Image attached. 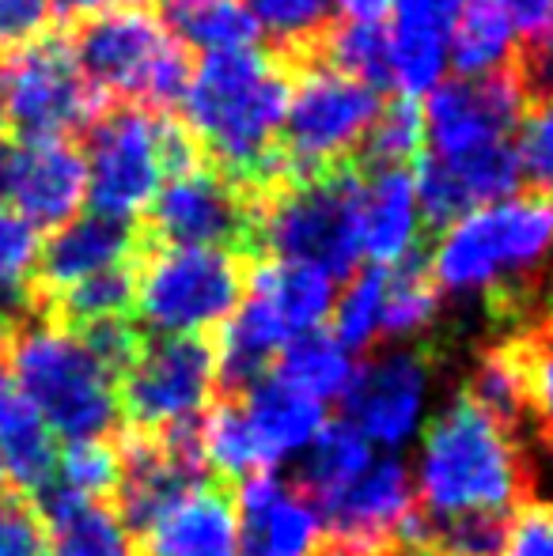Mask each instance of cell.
I'll use <instances>...</instances> for the list:
<instances>
[{
	"label": "cell",
	"mask_w": 553,
	"mask_h": 556,
	"mask_svg": "<svg viewBox=\"0 0 553 556\" xmlns=\"http://www.w3.org/2000/svg\"><path fill=\"white\" fill-rule=\"evenodd\" d=\"M88 213L137 224L167 182L163 170V111L118 106L91 125L88 148Z\"/></svg>",
	"instance_id": "cell-10"
},
{
	"label": "cell",
	"mask_w": 553,
	"mask_h": 556,
	"mask_svg": "<svg viewBox=\"0 0 553 556\" xmlns=\"http://www.w3.org/2000/svg\"><path fill=\"white\" fill-rule=\"evenodd\" d=\"M425 152V111L420 99L394 96L384 103V111L372 122V129L361 140V170H410L417 155Z\"/></svg>",
	"instance_id": "cell-32"
},
{
	"label": "cell",
	"mask_w": 553,
	"mask_h": 556,
	"mask_svg": "<svg viewBox=\"0 0 553 556\" xmlns=\"http://www.w3.org/2000/svg\"><path fill=\"white\" fill-rule=\"evenodd\" d=\"M436 307H440V285L432 277L428 257L414 250L399 265L387 269L384 285V311H379V333L399 337L425 330L432 323Z\"/></svg>",
	"instance_id": "cell-34"
},
{
	"label": "cell",
	"mask_w": 553,
	"mask_h": 556,
	"mask_svg": "<svg viewBox=\"0 0 553 556\" xmlns=\"http://www.w3.org/2000/svg\"><path fill=\"white\" fill-rule=\"evenodd\" d=\"M420 213L410 170H376L364 193V257L391 269L417 250Z\"/></svg>",
	"instance_id": "cell-24"
},
{
	"label": "cell",
	"mask_w": 553,
	"mask_h": 556,
	"mask_svg": "<svg viewBox=\"0 0 553 556\" xmlns=\"http://www.w3.org/2000/svg\"><path fill=\"white\" fill-rule=\"evenodd\" d=\"M269 379L285 382V387L300 390V394L315 397H338L353 379V364H349L345 349L330 330H311L300 333L277 352Z\"/></svg>",
	"instance_id": "cell-29"
},
{
	"label": "cell",
	"mask_w": 553,
	"mask_h": 556,
	"mask_svg": "<svg viewBox=\"0 0 553 556\" xmlns=\"http://www.w3.org/2000/svg\"><path fill=\"white\" fill-rule=\"evenodd\" d=\"M384 556H425V553L414 549V545H406V542H394L391 549H387Z\"/></svg>",
	"instance_id": "cell-49"
},
{
	"label": "cell",
	"mask_w": 553,
	"mask_h": 556,
	"mask_svg": "<svg viewBox=\"0 0 553 556\" xmlns=\"http://www.w3.org/2000/svg\"><path fill=\"white\" fill-rule=\"evenodd\" d=\"M50 538V556H137L126 522L114 504L84 500L53 477L30 500Z\"/></svg>",
	"instance_id": "cell-20"
},
{
	"label": "cell",
	"mask_w": 553,
	"mask_h": 556,
	"mask_svg": "<svg viewBox=\"0 0 553 556\" xmlns=\"http://www.w3.org/2000/svg\"><path fill=\"white\" fill-rule=\"evenodd\" d=\"M58 12H73V15H99V12H118V8H144L148 0H53Z\"/></svg>",
	"instance_id": "cell-47"
},
{
	"label": "cell",
	"mask_w": 553,
	"mask_h": 556,
	"mask_svg": "<svg viewBox=\"0 0 553 556\" xmlns=\"http://www.w3.org/2000/svg\"><path fill=\"white\" fill-rule=\"evenodd\" d=\"M0 500H4V469H0Z\"/></svg>",
	"instance_id": "cell-50"
},
{
	"label": "cell",
	"mask_w": 553,
	"mask_h": 556,
	"mask_svg": "<svg viewBox=\"0 0 553 556\" xmlns=\"http://www.w3.org/2000/svg\"><path fill=\"white\" fill-rule=\"evenodd\" d=\"M334 285L338 280L326 277L315 265L262 257V262H251L247 295H254L288 337H300L311 330H323V323L334 315V303H338Z\"/></svg>",
	"instance_id": "cell-21"
},
{
	"label": "cell",
	"mask_w": 553,
	"mask_h": 556,
	"mask_svg": "<svg viewBox=\"0 0 553 556\" xmlns=\"http://www.w3.org/2000/svg\"><path fill=\"white\" fill-rule=\"evenodd\" d=\"M463 394L470 397L489 420H497L512 440H516L519 428L527 425L524 379H519V367H516V356H512L508 341L481 352L478 367H474Z\"/></svg>",
	"instance_id": "cell-36"
},
{
	"label": "cell",
	"mask_w": 553,
	"mask_h": 556,
	"mask_svg": "<svg viewBox=\"0 0 553 556\" xmlns=\"http://www.w3.org/2000/svg\"><path fill=\"white\" fill-rule=\"evenodd\" d=\"M8 379L65 443L111 440L118 428V382L80 333L53 318H30L8 337Z\"/></svg>",
	"instance_id": "cell-4"
},
{
	"label": "cell",
	"mask_w": 553,
	"mask_h": 556,
	"mask_svg": "<svg viewBox=\"0 0 553 556\" xmlns=\"http://www.w3.org/2000/svg\"><path fill=\"white\" fill-rule=\"evenodd\" d=\"M73 50L80 73L106 99L122 96L144 111H163L183 103L190 84V53L167 35L160 15L148 8H118L80 20L73 30Z\"/></svg>",
	"instance_id": "cell-7"
},
{
	"label": "cell",
	"mask_w": 553,
	"mask_h": 556,
	"mask_svg": "<svg viewBox=\"0 0 553 556\" xmlns=\"http://www.w3.org/2000/svg\"><path fill=\"white\" fill-rule=\"evenodd\" d=\"M364 193L368 175L356 160L280 182L259 201L251 257L315 265L326 277L349 280L364 257Z\"/></svg>",
	"instance_id": "cell-3"
},
{
	"label": "cell",
	"mask_w": 553,
	"mask_h": 556,
	"mask_svg": "<svg viewBox=\"0 0 553 556\" xmlns=\"http://www.w3.org/2000/svg\"><path fill=\"white\" fill-rule=\"evenodd\" d=\"M247 413V425H251L254 446H259L262 466L274 473V466L285 454H292L296 446H303L311 435L323 432L326 425V405L315 397L300 394V390L285 387L277 379H266L251 390V394L239 397Z\"/></svg>",
	"instance_id": "cell-23"
},
{
	"label": "cell",
	"mask_w": 553,
	"mask_h": 556,
	"mask_svg": "<svg viewBox=\"0 0 553 556\" xmlns=\"http://www.w3.org/2000/svg\"><path fill=\"white\" fill-rule=\"evenodd\" d=\"M368 466H372L368 440L356 428H349L345 420H326L323 432L315 435V446L288 473L285 489L296 500H303L311 511H318L338 492H345Z\"/></svg>",
	"instance_id": "cell-26"
},
{
	"label": "cell",
	"mask_w": 553,
	"mask_h": 556,
	"mask_svg": "<svg viewBox=\"0 0 553 556\" xmlns=\"http://www.w3.org/2000/svg\"><path fill=\"white\" fill-rule=\"evenodd\" d=\"M251 8L254 23L262 35L288 53H315L323 35L334 27V8L330 0H243Z\"/></svg>",
	"instance_id": "cell-37"
},
{
	"label": "cell",
	"mask_w": 553,
	"mask_h": 556,
	"mask_svg": "<svg viewBox=\"0 0 553 556\" xmlns=\"http://www.w3.org/2000/svg\"><path fill=\"white\" fill-rule=\"evenodd\" d=\"M288 65H292V88H288L277 152L285 163V182H292L353 160V148L384 111V96L326 65L318 53L300 61L288 58Z\"/></svg>",
	"instance_id": "cell-8"
},
{
	"label": "cell",
	"mask_w": 553,
	"mask_h": 556,
	"mask_svg": "<svg viewBox=\"0 0 553 556\" xmlns=\"http://www.w3.org/2000/svg\"><path fill=\"white\" fill-rule=\"evenodd\" d=\"M134 262L118 265V269L96 273V277L42 300V318H53L65 330H88L96 323H114V318H126L134 311Z\"/></svg>",
	"instance_id": "cell-30"
},
{
	"label": "cell",
	"mask_w": 553,
	"mask_h": 556,
	"mask_svg": "<svg viewBox=\"0 0 553 556\" xmlns=\"http://www.w3.org/2000/svg\"><path fill=\"white\" fill-rule=\"evenodd\" d=\"M0 556H50V538L30 500H0Z\"/></svg>",
	"instance_id": "cell-42"
},
{
	"label": "cell",
	"mask_w": 553,
	"mask_h": 556,
	"mask_svg": "<svg viewBox=\"0 0 553 556\" xmlns=\"http://www.w3.org/2000/svg\"><path fill=\"white\" fill-rule=\"evenodd\" d=\"M384 285L387 269L368 265V269L353 273L345 280V292L334 303V337H338L341 349H368L372 337L379 333V311H384Z\"/></svg>",
	"instance_id": "cell-38"
},
{
	"label": "cell",
	"mask_w": 553,
	"mask_h": 556,
	"mask_svg": "<svg viewBox=\"0 0 553 556\" xmlns=\"http://www.w3.org/2000/svg\"><path fill=\"white\" fill-rule=\"evenodd\" d=\"M508 349L516 356L519 379H524L527 420L535 425L539 443L553 451V311L539 315L516 337H508Z\"/></svg>",
	"instance_id": "cell-33"
},
{
	"label": "cell",
	"mask_w": 553,
	"mask_h": 556,
	"mask_svg": "<svg viewBox=\"0 0 553 556\" xmlns=\"http://www.w3.org/2000/svg\"><path fill=\"white\" fill-rule=\"evenodd\" d=\"M134 277V311L155 337H213L243 303L251 257L213 247H167L144 235Z\"/></svg>",
	"instance_id": "cell-6"
},
{
	"label": "cell",
	"mask_w": 553,
	"mask_h": 556,
	"mask_svg": "<svg viewBox=\"0 0 553 556\" xmlns=\"http://www.w3.org/2000/svg\"><path fill=\"white\" fill-rule=\"evenodd\" d=\"M42 231L0 201V311H27L38 292Z\"/></svg>",
	"instance_id": "cell-35"
},
{
	"label": "cell",
	"mask_w": 553,
	"mask_h": 556,
	"mask_svg": "<svg viewBox=\"0 0 553 556\" xmlns=\"http://www.w3.org/2000/svg\"><path fill=\"white\" fill-rule=\"evenodd\" d=\"M0 106H4V122L23 140L68 137V132L91 129L106 114V96L91 88L68 42L42 38L4 58Z\"/></svg>",
	"instance_id": "cell-9"
},
{
	"label": "cell",
	"mask_w": 553,
	"mask_h": 556,
	"mask_svg": "<svg viewBox=\"0 0 553 556\" xmlns=\"http://www.w3.org/2000/svg\"><path fill=\"white\" fill-rule=\"evenodd\" d=\"M425 111V152L466 155L508 144L527 114V88L516 65L478 80H440L420 103Z\"/></svg>",
	"instance_id": "cell-13"
},
{
	"label": "cell",
	"mask_w": 553,
	"mask_h": 556,
	"mask_svg": "<svg viewBox=\"0 0 553 556\" xmlns=\"http://www.w3.org/2000/svg\"><path fill=\"white\" fill-rule=\"evenodd\" d=\"M292 65L274 50H231L201 58L183 96V125L205 160L247 198L262 201L285 182L280 125L288 111Z\"/></svg>",
	"instance_id": "cell-1"
},
{
	"label": "cell",
	"mask_w": 553,
	"mask_h": 556,
	"mask_svg": "<svg viewBox=\"0 0 553 556\" xmlns=\"http://www.w3.org/2000/svg\"><path fill=\"white\" fill-rule=\"evenodd\" d=\"M428 382V352H368L341 390V417L376 443H399L414 428Z\"/></svg>",
	"instance_id": "cell-16"
},
{
	"label": "cell",
	"mask_w": 553,
	"mask_h": 556,
	"mask_svg": "<svg viewBox=\"0 0 553 556\" xmlns=\"http://www.w3.org/2000/svg\"><path fill=\"white\" fill-rule=\"evenodd\" d=\"M58 15L53 0H0V53H15L23 46H35L50 35V23Z\"/></svg>",
	"instance_id": "cell-41"
},
{
	"label": "cell",
	"mask_w": 553,
	"mask_h": 556,
	"mask_svg": "<svg viewBox=\"0 0 553 556\" xmlns=\"http://www.w3.org/2000/svg\"><path fill=\"white\" fill-rule=\"evenodd\" d=\"M341 12V23H391L394 0H330Z\"/></svg>",
	"instance_id": "cell-46"
},
{
	"label": "cell",
	"mask_w": 553,
	"mask_h": 556,
	"mask_svg": "<svg viewBox=\"0 0 553 556\" xmlns=\"http://www.w3.org/2000/svg\"><path fill=\"white\" fill-rule=\"evenodd\" d=\"M516 46L519 35L501 0H466L448 38V65L455 68L458 80H478L512 68Z\"/></svg>",
	"instance_id": "cell-28"
},
{
	"label": "cell",
	"mask_w": 553,
	"mask_h": 556,
	"mask_svg": "<svg viewBox=\"0 0 553 556\" xmlns=\"http://www.w3.org/2000/svg\"><path fill=\"white\" fill-rule=\"evenodd\" d=\"M140 242H144L140 224L106 220V216L96 213H80L68 224L53 227L50 239H42L35 303L50 300V295L96 277V273L137 262Z\"/></svg>",
	"instance_id": "cell-18"
},
{
	"label": "cell",
	"mask_w": 553,
	"mask_h": 556,
	"mask_svg": "<svg viewBox=\"0 0 553 556\" xmlns=\"http://www.w3.org/2000/svg\"><path fill=\"white\" fill-rule=\"evenodd\" d=\"M134 549L137 556H239L236 484L213 477L193 489L137 538Z\"/></svg>",
	"instance_id": "cell-19"
},
{
	"label": "cell",
	"mask_w": 553,
	"mask_h": 556,
	"mask_svg": "<svg viewBox=\"0 0 553 556\" xmlns=\"http://www.w3.org/2000/svg\"><path fill=\"white\" fill-rule=\"evenodd\" d=\"M53 477L68 492H76V496L114 504V492H118V477H122L114 440L65 443V451L58 454V473Z\"/></svg>",
	"instance_id": "cell-39"
},
{
	"label": "cell",
	"mask_w": 553,
	"mask_h": 556,
	"mask_svg": "<svg viewBox=\"0 0 553 556\" xmlns=\"http://www.w3.org/2000/svg\"><path fill=\"white\" fill-rule=\"evenodd\" d=\"M391 30V91L425 99L448 73V38L432 0H394Z\"/></svg>",
	"instance_id": "cell-22"
},
{
	"label": "cell",
	"mask_w": 553,
	"mask_h": 556,
	"mask_svg": "<svg viewBox=\"0 0 553 556\" xmlns=\"http://www.w3.org/2000/svg\"><path fill=\"white\" fill-rule=\"evenodd\" d=\"M216 397L213 337H144L137 359L118 379V409L134 428H163L198 417Z\"/></svg>",
	"instance_id": "cell-11"
},
{
	"label": "cell",
	"mask_w": 553,
	"mask_h": 556,
	"mask_svg": "<svg viewBox=\"0 0 553 556\" xmlns=\"http://www.w3.org/2000/svg\"><path fill=\"white\" fill-rule=\"evenodd\" d=\"M516 155L524 182L535 186V193L553 198V99H539L524 114L516 132Z\"/></svg>",
	"instance_id": "cell-40"
},
{
	"label": "cell",
	"mask_w": 553,
	"mask_h": 556,
	"mask_svg": "<svg viewBox=\"0 0 553 556\" xmlns=\"http://www.w3.org/2000/svg\"><path fill=\"white\" fill-rule=\"evenodd\" d=\"M160 23L186 53L201 58L259 46L262 30L243 0H160Z\"/></svg>",
	"instance_id": "cell-27"
},
{
	"label": "cell",
	"mask_w": 553,
	"mask_h": 556,
	"mask_svg": "<svg viewBox=\"0 0 553 556\" xmlns=\"http://www.w3.org/2000/svg\"><path fill=\"white\" fill-rule=\"evenodd\" d=\"M0 201L42 227H61L88 205L84 148L68 137H35L0 144Z\"/></svg>",
	"instance_id": "cell-14"
},
{
	"label": "cell",
	"mask_w": 553,
	"mask_h": 556,
	"mask_svg": "<svg viewBox=\"0 0 553 556\" xmlns=\"http://www.w3.org/2000/svg\"><path fill=\"white\" fill-rule=\"evenodd\" d=\"M315 53L338 73L376 88L379 96L391 91V30L387 23H334Z\"/></svg>",
	"instance_id": "cell-31"
},
{
	"label": "cell",
	"mask_w": 553,
	"mask_h": 556,
	"mask_svg": "<svg viewBox=\"0 0 553 556\" xmlns=\"http://www.w3.org/2000/svg\"><path fill=\"white\" fill-rule=\"evenodd\" d=\"M519 80L527 88V99L539 96V99H553V42L542 46H527L524 61L516 65Z\"/></svg>",
	"instance_id": "cell-45"
},
{
	"label": "cell",
	"mask_w": 553,
	"mask_h": 556,
	"mask_svg": "<svg viewBox=\"0 0 553 556\" xmlns=\"http://www.w3.org/2000/svg\"><path fill=\"white\" fill-rule=\"evenodd\" d=\"M414 511V481L399 458H379L345 492L318 507L326 538H338L361 556H384L399 542L402 522Z\"/></svg>",
	"instance_id": "cell-17"
},
{
	"label": "cell",
	"mask_w": 553,
	"mask_h": 556,
	"mask_svg": "<svg viewBox=\"0 0 553 556\" xmlns=\"http://www.w3.org/2000/svg\"><path fill=\"white\" fill-rule=\"evenodd\" d=\"M307 556H361L356 549H349L345 542H338V538H315V545L307 549Z\"/></svg>",
	"instance_id": "cell-48"
},
{
	"label": "cell",
	"mask_w": 553,
	"mask_h": 556,
	"mask_svg": "<svg viewBox=\"0 0 553 556\" xmlns=\"http://www.w3.org/2000/svg\"><path fill=\"white\" fill-rule=\"evenodd\" d=\"M501 556H553V500H527L512 515Z\"/></svg>",
	"instance_id": "cell-43"
},
{
	"label": "cell",
	"mask_w": 553,
	"mask_h": 556,
	"mask_svg": "<svg viewBox=\"0 0 553 556\" xmlns=\"http://www.w3.org/2000/svg\"><path fill=\"white\" fill-rule=\"evenodd\" d=\"M0 469H4V481L30 496L58 473L53 432L4 371H0Z\"/></svg>",
	"instance_id": "cell-25"
},
{
	"label": "cell",
	"mask_w": 553,
	"mask_h": 556,
	"mask_svg": "<svg viewBox=\"0 0 553 556\" xmlns=\"http://www.w3.org/2000/svg\"><path fill=\"white\" fill-rule=\"evenodd\" d=\"M254 216H259V201L231 186L213 163H201L190 175L163 182L140 231L167 247H213L251 257Z\"/></svg>",
	"instance_id": "cell-12"
},
{
	"label": "cell",
	"mask_w": 553,
	"mask_h": 556,
	"mask_svg": "<svg viewBox=\"0 0 553 556\" xmlns=\"http://www.w3.org/2000/svg\"><path fill=\"white\" fill-rule=\"evenodd\" d=\"M410 178H414L420 224H428L440 235L463 216L497 205V201H508L524 190L516 140L466 155L420 152Z\"/></svg>",
	"instance_id": "cell-15"
},
{
	"label": "cell",
	"mask_w": 553,
	"mask_h": 556,
	"mask_svg": "<svg viewBox=\"0 0 553 556\" xmlns=\"http://www.w3.org/2000/svg\"><path fill=\"white\" fill-rule=\"evenodd\" d=\"M524 46L553 42V0H501Z\"/></svg>",
	"instance_id": "cell-44"
},
{
	"label": "cell",
	"mask_w": 553,
	"mask_h": 556,
	"mask_svg": "<svg viewBox=\"0 0 553 556\" xmlns=\"http://www.w3.org/2000/svg\"><path fill=\"white\" fill-rule=\"evenodd\" d=\"M531 496L524 446L466 394L425 428L414 504L420 511L516 515Z\"/></svg>",
	"instance_id": "cell-2"
},
{
	"label": "cell",
	"mask_w": 553,
	"mask_h": 556,
	"mask_svg": "<svg viewBox=\"0 0 553 556\" xmlns=\"http://www.w3.org/2000/svg\"><path fill=\"white\" fill-rule=\"evenodd\" d=\"M553 254V198L516 193L478 213L463 216L440 235L432 257V277L448 292L486 288L497 318L512 307L519 280Z\"/></svg>",
	"instance_id": "cell-5"
},
{
	"label": "cell",
	"mask_w": 553,
	"mask_h": 556,
	"mask_svg": "<svg viewBox=\"0 0 553 556\" xmlns=\"http://www.w3.org/2000/svg\"><path fill=\"white\" fill-rule=\"evenodd\" d=\"M0 125H4V106H0Z\"/></svg>",
	"instance_id": "cell-51"
}]
</instances>
